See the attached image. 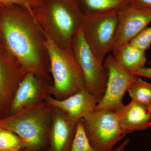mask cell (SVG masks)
Returning <instances> with one entry per match:
<instances>
[{
	"label": "cell",
	"mask_w": 151,
	"mask_h": 151,
	"mask_svg": "<svg viewBox=\"0 0 151 151\" xmlns=\"http://www.w3.org/2000/svg\"><path fill=\"white\" fill-rule=\"evenodd\" d=\"M84 16L92 17L119 12L130 4L129 0H76Z\"/></svg>",
	"instance_id": "2e32d148"
},
{
	"label": "cell",
	"mask_w": 151,
	"mask_h": 151,
	"mask_svg": "<svg viewBox=\"0 0 151 151\" xmlns=\"http://www.w3.org/2000/svg\"><path fill=\"white\" fill-rule=\"evenodd\" d=\"M35 151L33 150H29V149H22V150H18V151Z\"/></svg>",
	"instance_id": "484cf974"
},
{
	"label": "cell",
	"mask_w": 151,
	"mask_h": 151,
	"mask_svg": "<svg viewBox=\"0 0 151 151\" xmlns=\"http://www.w3.org/2000/svg\"><path fill=\"white\" fill-rule=\"evenodd\" d=\"M118 22V12L83 18L81 27L86 40L92 51L103 61L113 50Z\"/></svg>",
	"instance_id": "52a82bcc"
},
{
	"label": "cell",
	"mask_w": 151,
	"mask_h": 151,
	"mask_svg": "<svg viewBox=\"0 0 151 151\" xmlns=\"http://www.w3.org/2000/svg\"><path fill=\"white\" fill-rule=\"evenodd\" d=\"M4 42L2 37L1 34V31H0V45Z\"/></svg>",
	"instance_id": "d4e9b609"
},
{
	"label": "cell",
	"mask_w": 151,
	"mask_h": 151,
	"mask_svg": "<svg viewBox=\"0 0 151 151\" xmlns=\"http://www.w3.org/2000/svg\"></svg>",
	"instance_id": "f1b7e54d"
},
{
	"label": "cell",
	"mask_w": 151,
	"mask_h": 151,
	"mask_svg": "<svg viewBox=\"0 0 151 151\" xmlns=\"http://www.w3.org/2000/svg\"><path fill=\"white\" fill-rule=\"evenodd\" d=\"M116 113L121 129L126 135L151 128V108L132 100Z\"/></svg>",
	"instance_id": "5bb4252c"
},
{
	"label": "cell",
	"mask_w": 151,
	"mask_h": 151,
	"mask_svg": "<svg viewBox=\"0 0 151 151\" xmlns=\"http://www.w3.org/2000/svg\"><path fill=\"white\" fill-rule=\"evenodd\" d=\"M119 22L113 55L129 44L151 22V11L129 4L118 12Z\"/></svg>",
	"instance_id": "8fae6325"
},
{
	"label": "cell",
	"mask_w": 151,
	"mask_h": 151,
	"mask_svg": "<svg viewBox=\"0 0 151 151\" xmlns=\"http://www.w3.org/2000/svg\"><path fill=\"white\" fill-rule=\"evenodd\" d=\"M132 100L151 108V84L139 76L128 90Z\"/></svg>",
	"instance_id": "e0dca14e"
},
{
	"label": "cell",
	"mask_w": 151,
	"mask_h": 151,
	"mask_svg": "<svg viewBox=\"0 0 151 151\" xmlns=\"http://www.w3.org/2000/svg\"><path fill=\"white\" fill-rule=\"evenodd\" d=\"M0 31L6 46L27 72L51 82L45 34L32 14L19 5L0 6Z\"/></svg>",
	"instance_id": "6da1fadb"
},
{
	"label": "cell",
	"mask_w": 151,
	"mask_h": 151,
	"mask_svg": "<svg viewBox=\"0 0 151 151\" xmlns=\"http://www.w3.org/2000/svg\"><path fill=\"white\" fill-rule=\"evenodd\" d=\"M31 13L44 32L58 47L71 49L72 39L84 17L76 1L42 0L41 4Z\"/></svg>",
	"instance_id": "7a4b0ae2"
},
{
	"label": "cell",
	"mask_w": 151,
	"mask_h": 151,
	"mask_svg": "<svg viewBox=\"0 0 151 151\" xmlns=\"http://www.w3.org/2000/svg\"><path fill=\"white\" fill-rule=\"evenodd\" d=\"M79 121L71 118L64 111L52 107V122L49 141L50 151L69 150Z\"/></svg>",
	"instance_id": "7c38bea8"
},
{
	"label": "cell",
	"mask_w": 151,
	"mask_h": 151,
	"mask_svg": "<svg viewBox=\"0 0 151 151\" xmlns=\"http://www.w3.org/2000/svg\"><path fill=\"white\" fill-rule=\"evenodd\" d=\"M52 107L45 100L0 120V127L12 132L22 141L24 149L40 151L49 141Z\"/></svg>",
	"instance_id": "3957f363"
},
{
	"label": "cell",
	"mask_w": 151,
	"mask_h": 151,
	"mask_svg": "<svg viewBox=\"0 0 151 151\" xmlns=\"http://www.w3.org/2000/svg\"><path fill=\"white\" fill-rule=\"evenodd\" d=\"M129 139H126L121 145H119L116 148H115L113 151H124L129 145Z\"/></svg>",
	"instance_id": "cb8c5ba5"
},
{
	"label": "cell",
	"mask_w": 151,
	"mask_h": 151,
	"mask_svg": "<svg viewBox=\"0 0 151 151\" xmlns=\"http://www.w3.org/2000/svg\"><path fill=\"white\" fill-rule=\"evenodd\" d=\"M145 52L129 43L113 55L123 68L133 73L145 67L147 60Z\"/></svg>",
	"instance_id": "9a60e30c"
},
{
	"label": "cell",
	"mask_w": 151,
	"mask_h": 151,
	"mask_svg": "<svg viewBox=\"0 0 151 151\" xmlns=\"http://www.w3.org/2000/svg\"><path fill=\"white\" fill-rule=\"evenodd\" d=\"M42 0H0V6L19 5L31 12L32 9L41 4Z\"/></svg>",
	"instance_id": "44dd1931"
},
{
	"label": "cell",
	"mask_w": 151,
	"mask_h": 151,
	"mask_svg": "<svg viewBox=\"0 0 151 151\" xmlns=\"http://www.w3.org/2000/svg\"><path fill=\"white\" fill-rule=\"evenodd\" d=\"M130 44L145 51L149 50L151 45V26L144 29Z\"/></svg>",
	"instance_id": "ffe728a7"
},
{
	"label": "cell",
	"mask_w": 151,
	"mask_h": 151,
	"mask_svg": "<svg viewBox=\"0 0 151 151\" xmlns=\"http://www.w3.org/2000/svg\"><path fill=\"white\" fill-rule=\"evenodd\" d=\"M102 98L92 94L85 88L64 100H57L50 95L45 100L52 107L64 111L71 118L80 120L95 110Z\"/></svg>",
	"instance_id": "4fadbf2b"
},
{
	"label": "cell",
	"mask_w": 151,
	"mask_h": 151,
	"mask_svg": "<svg viewBox=\"0 0 151 151\" xmlns=\"http://www.w3.org/2000/svg\"><path fill=\"white\" fill-rule=\"evenodd\" d=\"M133 74L140 77H145L151 79V67H145Z\"/></svg>",
	"instance_id": "603a6c76"
},
{
	"label": "cell",
	"mask_w": 151,
	"mask_h": 151,
	"mask_svg": "<svg viewBox=\"0 0 151 151\" xmlns=\"http://www.w3.org/2000/svg\"><path fill=\"white\" fill-rule=\"evenodd\" d=\"M149 64L151 66V58L150 59L148 62Z\"/></svg>",
	"instance_id": "83f0119b"
},
{
	"label": "cell",
	"mask_w": 151,
	"mask_h": 151,
	"mask_svg": "<svg viewBox=\"0 0 151 151\" xmlns=\"http://www.w3.org/2000/svg\"><path fill=\"white\" fill-rule=\"evenodd\" d=\"M71 48L84 75L86 89L92 94L103 97L108 81V71L104 61L92 51L81 27L73 37Z\"/></svg>",
	"instance_id": "8992f818"
},
{
	"label": "cell",
	"mask_w": 151,
	"mask_h": 151,
	"mask_svg": "<svg viewBox=\"0 0 151 151\" xmlns=\"http://www.w3.org/2000/svg\"><path fill=\"white\" fill-rule=\"evenodd\" d=\"M24 149L21 138L14 133L0 127V151H17Z\"/></svg>",
	"instance_id": "ac0fdd59"
},
{
	"label": "cell",
	"mask_w": 151,
	"mask_h": 151,
	"mask_svg": "<svg viewBox=\"0 0 151 151\" xmlns=\"http://www.w3.org/2000/svg\"><path fill=\"white\" fill-rule=\"evenodd\" d=\"M103 63L108 71V81L104 95L95 110L105 109L116 112L124 106L122 100L124 94L139 76L125 70L113 55L106 57Z\"/></svg>",
	"instance_id": "ba28073f"
},
{
	"label": "cell",
	"mask_w": 151,
	"mask_h": 151,
	"mask_svg": "<svg viewBox=\"0 0 151 151\" xmlns=\"http://www.w3.org/2000/svg\"><path fill=\"white\" fill-rule=\"evenodd\" d=\"M82 120L87 137L95 151H113L116 144L127 136L121 129L116 112L95 110Z\"/></svg>",
	"instance_id": "5b68a950"
},
{
	"label": "cell",
	"mask_w": 151,
	"mask_h": 151,
	"mask_svg": "<svg viewBox=\"0 0 151 151\" xmlns=\"http://www.w3.org/2000/svg\"><path fill=\"white\" fill-rule=\"evenodd\" d=\"M52 84L42 76L27 72L19 83L11 102L8 116L45 101Z\"/></svg>",
	"instance_id": "9c48e42d"
},
{
	"label": "cell",
	"mask_w": 151,
	"mask_h": 151,
	"mask_svg": "<svg viewBox=\"0 0 151 151\" xmlns=\"http://www.w3.org/2000/svg\"><path fill=\"white\" fill-rule=\"evenodd\" d=\"M131 4L139 8L151 11V0H129Z\"/></svg>",
	"instance_id": "7402d4cb"
},
{
	"label": "cell",
	"mask_w": 151,
	"mask_h": 151,
	"mask_svg": "<svg viewBox=\"0 0 151 151\" xmlns=\"http://www.w3.org/2000/svg\"><path fill=\"white\" fill-rule=\"evenodd\" d=\"M26 73L3 42L0 45V120L8 116L17 87Z\"/></svg>",
	"instance_id": "30bf717a"
},
{
	"label": "cell",
	"mask_w": 151,
	"mask_h": 151,
	"mask_svg": "<svg viewBox=\"0 0 151 151\" xmlns=\"http://www.w3.org/2000/svg\"><path fill=\"white\" fill-rule=\"evenodd\" d=\"M68 151H95L87 137L82 119L78 122L74 139Z\"/></svg>",
	"instance_id": "d6986e66"
},
{
	"label": "cell",
	"mask_w": 151,
	"mask_h": 151,
	"mask_svg": "<svg viewBox=\"0 0 151 151\" xmlns=\"http://www.w3.org/2000/svg\"><path fill=\"white\" fill-rule=\"evenodd\" d=\"M45 34L53 80L50 96L57 100H64L86 88L84 75L71 49L60 48Z\"/></svg>",
	"instance_id": "277c9868"
},
{
	"label": "cell",
	"mask_w": 151,
	"mask_h": 151,
	"mask_svg": "<svg viewBox=\"0 0 151 151\" xmlns=\"http://www.w3.org/2000/svg\"><path fill=\"white\" fill-rule=\"evenodd\" d=\"M64 1H76V0H64Z\"/></svg>",
	"instance_id": "4316f807"
}]
</instances>
